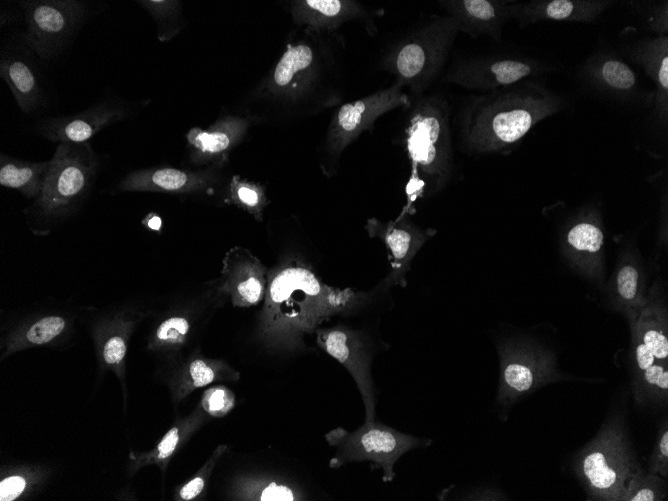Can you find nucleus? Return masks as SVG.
Here are the masks:
<instances>
[{
    "mask_svg": "<svg viewBox=\"0 0 668 501\" xmlns=\"http://www.w3.org/2000/svg\"><path fill=\"white\" fill-rule=\"evenodd\" d=\"M143 224L151 230L158 231L162 226V220L155 214H149L144 220Z\"/></svg>",
    "mask_w": 668,
    "mask_h": 501,
    "instance_id": "45",
    "label": "nucleus"
},
{
    "mask_svg": "<svg viewBox=\"0 0 668 501\" xmlns=\"http://www.w3.org/2000/svg\"><path fill=\"white\" fill-rule=\"evenodd\" d=\"M238 497L252 501H295L303 494L293 483L276 475L247 474L238 483Z\"/></svg>",
    "mask_w": 668,
    "mask_h": 501,
    "instance_id": "25",
    "label": "nucleus"
},
{
    "mask_svg": "<svg viewBox=\"0 0 668 501\" xmlns=\"http://www.w3.org/2000/svg\"><path fill=\"white\" fill-rule=\"evenodd\" d=\"M626 58L642 68L652 81V123H668V35H647L625 44L621 51Z\"/></svg>",
    "mask_w": 668,
    "mask_h": 501,
    "instance_id": "16",
    "label": "nucleus"
},
{
    "mask_svg": "<svg viewBox=\"0 0 668 501\" xmlns=\"http://www.w3.org/2000/svg\"><path fill=\"white\" fill-rule=\"evenodd\" d=\"M639 338L658 361L668 363V339L662 327L644 319L639 327Z\"/></svg>",
    "mask_w": 668,
    "mask_h": 501,
    "instance_id": "35",
    "label": "nucleus"
},
{
    "mask_svg": "<svg viewBox=\"0 0 668 501\" xmlns=\"http://www.w3.org/2000/svg\"><path fill=\"white\" fill-rule=\"evenodd\" d=\"M459 33L448 15L433 14L396 39L382 57V69L415 96L441 75Z\"/></svg>",
    "mask_w": 668,
    "mask_h": 501,
    "instance_id": "5",
    "label": "nucleus"
},
{
    "mask_svg": "<svg viewBox=\"0 0 668 501\" xmlns=\"http://www.w3.org/2000/svg\"><path fill=\"white\" fill-rule=\"evenodd\" d=\"M126 341L120 334L109 336L102 347V357L109 365L120 363L126 354Z\"/></svg>",
    "mask_w": 668,
    "mask_h": 501,
    "instance_id": "42",
    "label": "nucleus"
},
{
    "mask_svg": "<svg viewBox=\"0 0 668 501\" xmlns=\"http://www.w3.org/2000/svg\"><path fill=\"white\" fill-rule=\"evenodd\" d=\"M371 299V293L324 283L299 258L283 261L268 270L257 339L270 350L304 351L306 335L313 334L319 325L335 316L359 311Z\"/></svg>",
    "mask_w": 668,
    "mask_h": 501,
    "instance_id": "1",
    "label": "nucleus"
},
{
    "mask_svg": "<svg viewBox=\"0 0 668 501\" xmlns=\"http://www.w3.org/2000/svg\"><path fill=\"white\" fill-rule=\"evenodd\" d=\"M404 86L394 81L387 88L366 97L341 105L333 114L327 129L324 154L332 164L358 136L372 131L382 115L397 108H408L411 98Z\"/></svg>",
    "mask_w": 668,
    "mask_h": 501,
    "instance_id": "10",
    "label": "nucleus"
},
{
    "mask_svg": "<svg viewBox=\"0 0 668 501\" xmlns=\"http://www.w3.org/2000/svg\"><path fill=\"white\" fill-rule=\"evenodd\" d=\"M552 378L549 367L507 348L501 352L497 402L509 406L520 396L553 381Z\"/></svg>",
    "mask_w": 668,
    "mask_h": 501,
    "instance_id": "21",
    "label": "nucleus"
},
{
    "mask_svg": "<svg viewBox=\"0 0 668 501\" xmlns=\"http://www.w3.org/2000/svg\"><path fill=\"white\" fill-rule=\"evenodd\" d=\"M66 327L61 316H45L34 322L24 334V340L31 345H43L59 336Z\"/></svg>",
    "mask_w": 668,
    "mask_h": 501,
    "instance_id": "33",
    "label": "nucleus"
},
{
    "mask_svg": "<svg viewBox=\"0 0 668 501\" xmlns=\"http://www.w3.org/2000/svg\"><path fill=\"white\" fill-rule=\"evenodd\" d=\"M316 343L352 376L365 407V421L375 420L376 395L371 376L373 348L366 334L347 325L318 327Z\"/></svg>",
    "mask_w": 668,
    "mask_h": 501,
    "instance_id": "12",
    "label": "nucleus"
},
{
    "mask_svg": "<svg viewBox=\"0 0 668 501\" xmlns=\"http://www.w3.org/2000/svg\"><path fill=\"white\" fill-rule=\"evenodd\" d=\"M513 0H440L439 6L452 17L459 32L473 39L487 36L500 42L505 24L511 20Z\"/></svg>",
    "mask_w": 668,
    "mask_h": 501,
    "instance_id": "19",
    "label": "nucleus"
},
{
    "mask_svg": "<svg viewBox=\"0 0 668 501\" xmlns=\"http://www.w3.org/2000/svg\"><path fill=\"white\" fill-rule=\"evenodd\" d=\"M617 292L625 301H634L638 297L639 273L631 265L622 267L616 277Z\"/></svg>",
    "mask_w": 668,
    "mask_h": 501,
    "instance_id": "38",
    "label": "nucleus"
},
{
    "mask_svg": "<svg viewBox=\"0 0 668 501\" xmlns=\"http://www.w3.org/2000/svg\"><path fill=\"white\" fill-rule=\"evenodd\" d=\"M185 426L183 424L181 426L175 425L162 437L155 449V459L158 462H165L175 453L183 441Z\"/></svg>",
    "mask_w": 668,
    "mask_h": 501,
    "instance_id": "39",
    "label": "nucleus"
},
{
    "mask_svg": "<svg viewBox=\"0 0 668 501\" xmlns=\"http://www.w3.org/2000/svg\"><path fill=\"white\" fill-rule=\"evenodd\" d=\"M24 42V41H23ZM25 44L24 49H5L0 59V76L9 87L14 100L25 114H32L42 108L45 91L41 76Z\"/></svg>",
    "mask_w": 668,
    "mask_h": 501,
    "instance_id": "20",
    "label": "nucleus"
},
{
    "mask_svg": "<svg viewBox=\"0 0 668 501\" xmlns=\"http://www.w3.org/2000/svg\"><path fill=\"white\" fill-rule=\"evenodd\" d=\"M642 382L651 394L666 397L668 392V367L667 364L656 361L650 367L642 371Z\"/></svg>",
    "mask_w": 668,
    "mask_h": 501,
    "instance_id": "36",
    "label": "nucleus"
},
{
    "mask_svg": "<svg viewBox=\"0 0 668 501\" xmlns=\"http://www.w3.org/2000/svg\"><path fill=\"white\" fill-rule=\"evenodd\" d=\"M245 124L232 117L221 118L204 130L199 127L188 131L186 138L189 157L195 165H208L224 159L242 136Z\"/></svg>",
    "mask_w": 668,
    "mask_h": 501,
    "instance_id": "23",
    "label": "nucleus"
},
{
    "mask_svg": "<svg viewBox=\"0 0 668 501\" xmlns=\"http://www.w3.org/2000/svg\"><path fill=\"white\" fill-rule=\"evenodd\" d=\"M191 326V320L183 314L169 316L156 328L154 343L163 348L182 346L190 334Z\"/></svg>",
    "mask_w": 668,
    "mask_h": 501,
    "instance_id": "31",
    "label": "nucleus"
},
{
    "mask_svg": "<svg viewBox=\"0 0 668 501\" xmlns=\"http://www.w3.org/2000/svg\"><path fill=\"white\" fill-rule=\"evenodd\" d=\"M235 394L226 386L208 388L201 399L203 410L212 417L220 418L228 414L235 406Z\"/></svg>",
    "mask_w": 668,
    "mask_h": 501,
    "instance_id": "34",
    "label": "nucleus"
},
{
    "mask_svg": "<svg viewBox=\"0 0 668 501\" xmlns=\"http://www.w3.org/2000/svg\"><path fill=\"white\" fill-rule=\"evenodd\" d=\"M566 107V100L544 84L528 79L471 96L459 125L466 147L477 153L502 151L522 140L541 121Z\"/></svg>",
    "mask_w": 668,
    "mask_h": 501,
    "instance_id": "2",
    "label": "nucleus"
},
{
    "mask_svg": "<svg viewBox=\"0 0 668 501\" xmlns=\"http://www.w3.org/2000/svg\"><path fill=\"white\" fill-rule=\"evenodd\" d=\"M26 31L24 43L41 60L56 58L83 25L89 4L78 0L21 1Z\"/></svg>",
    "mask_w": 668,
    "mask_h": 501,
    "instance_id": "7",
    "label": "nucleus"
},
{
    "mask_svg": "<svg viewBox=\"0 0 668 501\" xmlns=\"http://www.w3.org/2000/svg\"><path fill=\"white\" fill-rule=\"evenodd\" d=\"M50 161H24L5 154L0 156V185L19 191L29 199L40 195Z\"/></svg>",
    "mask_w": 668,
    "mask_h": 501,
    "instance_id": "24",
    "label": "nucleus"
},
{
    "mask_svg": "<svg viewBox=\"0 0 668 501\" xmlns=\"http://www.w3.org/2000/svg\"><path fill=\"white\" fill-rule=\"evenodd\" d=\"M650 472L664 477L668 475V430L666 425L661 428L654 447L651 456Z\"/></svg>",
    "mask_w": 668,
    "mask_h": 501,
    "instance_id": "40",
    "label": "nucleus"
},
{
    "mask_svg": "<svg viewBox=\"0 0 668 501\" xmlns=\"http://www.w3.org/2000/svg\"><path fill=\"white\" fill-rule=\"evenodd\" d=\"M635 359L637 367L641 372L658 361L654 357L651 350L641 341V339L637 341L635 346Z\"/></svg>",
    "mask_w": 668,
    "mask_h": 501,
    "instance_id": "44",
    "label": "nucleus"
},
{
    "mask_svg": "<svg viewBox=\"0 0 668 501\" xmlns=\"http://www.w3.org/2000/svg\"><path fill=\"white\" fill-rule=\"evenodd\" d=\"M25 479L21 476L7 477L0 483V500L11 501L16 499L24 490Z\"/></svg>",
    "mask_w": 668,
    "mask_h": 501,
    "instance_id": "43",
    "label": "nucleus"
},
{
    "mask_svg": "<svg viewBox=\"0 0 668 501\" xmlns=\"http://www.w3.org/2000/svg\"><path fill=\"white\" fill-rule=\"evenodd\" d=\"M134 103L106 99L72 115L50 117L38 124V133L57 143H86L104 128L120 122L134 112Z\"/></svg>",
    "mask_w": 668,
    "mask_h": 501,
    "instance_id": "14",
    "label": "nucleus"
},
{
    "mask_svg": "<svg viewBox=\"0 0 668 501\" xmlns=\"http://www.w3.org/2000/svg\"><path fill=\"white\" fill-rule=\"evenodd\" d=\"M628 445L617 428L604 429L578 460V472L592 495L603 500H622L634 466Z\"/></svg>",
    "mask_w": 668,
    "mask_h": 501,
    "instance_id": "8",
    "label": "nucleus"
},
{
    "mask_svg": "<svg viewBox=\"0 0 668 501\" xmlns=\"http://www.w3.org/2000/svg\"><path fill=\"white\" fill-rule=\"evenodd\" d=\"M666 484L657 474L635 473L622 497L625 501H657L666 495Z\"/></svg>",
    "mask_w": 668,
    "mask_h": 501,
    "instance_id": "30",
    "label": "nucleus"
},
{
    "mask_svg": "<svg viewBox=\"0 0 668 501\" xmlns=\"http://www.w3.org/2000/svg\"><path fill=\"white\" fill-rule=\"evenodd\" d=\"M49 161L41 193L26 210L38 234L49 233L79 210L99 169V157L88 142L60 143Z\"/></svg>",
    "mask_w": 668,
    "mask_h": 501,
    "instance_id": "4",
    "label": "nucleus"
},
{
    "mask_svg": "<svg viewBox=\"0 0 668 501\" xmlns=\"http://www.w3.org/2000/svg\"><path fill=\"white\" fill-rule=\"evenodd\" d=\"M216 181L212 167L194 171L165 166L132 171L120 181L117 188L123 192L186 194L208 191Z\"/></svg>",
    "mask_w": 668,
    "mask_h": 501,
    "instance_id": "18",
    "label": "nucleus"
},
{
    "mask_svg": "<svg viewBox=\"0 0 668 501\" xmlns=\"http://www.w3.org/2000/svg\"><path fill=\"white\" fill-rule=\"evenodd\" d=\"M407 108L403 143L411 164L406 184L409 214L419 198L434 195L447 182L452 167L450 106L438 94L415 96Z\"/></svg>",
    "mask_w": 668,
    "mask_h": 501,
    "instance_id": "3",
    "label": "nucleus"
},
{
    "mask_svg": "<svg viewBox=\"0 0 668 501\" xmlns=\"http://www.w3.org/2000/svg\"><path fill=\"white\" fill-rule=\"evenodd\" d=\"M625 5L635 13L643 28L652 36L668 35V1H628Z\"/></svg>",
    "mask_w": 668,
    "mask_h": 501,
    "instance_id": "29",
    "label": "nucleus"
},
{
    "mask_svg": "<svg viewBox=\"0 0 668 501\" xmlns=\"http://www.w3.org/2000/svg\"><path fill=\"white\" fill-rule=\"evenodd\" d=\"M327 443L335 449L329 467L337 469L347 463L369 461L382 472L384 482L395 478L394 465L412 449L427 447L431 440L402 433L376 420L365 421L354 431L342 427L325 434Z\"/></svg>",
    "mask_w": 668,
    "mask_h": 501,
    "instance_id": "6",
    "label": "nucleus"
},
{
    "mask_svg": "<svg viewBox=\"0 0 668 501\" xmlns=\"http://www.w3.org/2000/svg\"><path fill=\"white\" fill-rule=\"evenodd\" d=\"M139 4L144 7L158 22L160 27L159 38L165 30V25L169 26V21L173 23L176 19L179 6L178 2L174 1H139Z\"/></svg>",
    "mask_w": 668,
    "mask_h": 501,
    "instance_id": "37",
    "label": "nucleus"
},
{
    "mask_svg": "<svg viewBox=\"0 0 668 501\" xmlns=\"http://www.w3.org/2000/svg\"><path fill=\"white\" fill-rule=\"evenodd\" d=\"M603 240L602 230L589 221L576 223L567 233V242L579 251L598 252Z\"/></svg>",
    "mask_w": 668,
    "mask_h": 501,
    "instance_id": "32",
    "label": "nucleus"
},
{
    "mask_svg": "<svg viewBox=\"0 0 668 501\" xmlns=\"http://www.w3.org/2000/svg\"><path fill=\"white\" fill-rule=\"evenodd\" d=\"M227 201L246 210L258 221L262 220L263 209L267 205L262 186L239 176H233L231 179Z\"/></svg>",
    "mask_w": 668,
    "mask_h": 501,
    "instance_id": "28",
    "label": "nucleus"
},
{
    "mask_svg": "<svg viewBox=\"0 0 668 501\" xmlns=\"http://www.w3.org/2000/svg\"><path fill=\"white\" fill-rule=\"evenodd\" d=\"M186 388L194 389L207 386L217 379L236 381L240 374L223 361L209 360L195 357L189 361L186 368Z\"/></svg>",
    "mask_w": 668,
    "mask_h": 501,
    "instance_id": "27",
    "label": "nucleus"
},
{
    "mask_svg": "<svg viewBox=\"0 0 668 501\" xmlns=\"http://www.w3.org/2000/svg\"><path fill=\"white\" fill-rule=\"evenodd\" d=\"M225 451V446H220L214 453L213 458L208 462L206 470L202 473L197 474L187 483H185L178 491V496L180 500L189 501L197 498L205 489L206 486V476L208 474V467L214 460V458Z\"/></svg>",
    "mask_w": 668,
    "mask_h": 501,
    "instance_id": "41",
    "label": "nucleus"
},
{
    "mask_svg": "<svg viewBox=\"0 0 668 501\" xmlns=\"http://www.w3.org/2000/svg\"><path fill=\"white\" fill-rule=\"evenodd\" d=\"M267 267L248 249L234 246L222 261L221 290L235 307L249 308L263 302L267 289Z\"/></svg>",
    "mask_w": 668,
    "mask_h": 501,
    "instance_id": "15",
    "label": "nucleus"
},
{
    "mask_svg": "<svg viewBox=\"0 0 668 501\" xmlns=\"http://www.w3.org/2000/svg\"><path fill=\"white\" fill-rule=\"evenodd\" d=\"M614 3L612 0H513L511 20L520 28L547 21L592 24Z\"/></svg>",
    "mask_w": 668,
    "mask_h": 501,
    "instance_id": "17",
    "label": "nucleus"
},
{
    "mask_svg": "<svg viewBox=\"0 0 668 501\" xmlns=\"http://www.w3.org/2000/svg\"><path fill=\"white\" fill-rule=\"evenodd\" d=\"M325 48L322 44L300 41L290 45L274 70V82L279 88L291 87L299 72L309 67Z\"/></svg>",
    "mask_w": 668,
    "mask_h": 501,
    "instance_id": "26",
    "label": "nucleus"
},
{
    "mask_svg": "<svg viewBox=\"0 0 668 501\" xmlns=\"http://www.w3.org/2000/svg\"><path fill=\"white\" fill-rule=\"evenodd\" d=\"M408 215L401 213L395 220L390 221L372 217L365 225L369 237L379 238L386 246L390 271L383 283L387 287L407 285L406 276L414 257L435 233L431 228L425 229L417 225Z\"/></svg>",
    "mask_w": 668,
    "mask_h": 501,
    "instance_id": "13",
    "label": "nucleus"
},
{
    "mask_svg": "<svg viewBox=\"0 0 668 501\" xmlns=\"http://www.w3.org/2000/svg\"><path fill=\"white\" fill-rule=\"evenodd\" d=\"M294 18L310 30H331L342 23L362 19L373 26L372 16L382 15L383 10L369 11L356 1L346 0H304L293 4Z\"/></svg>",
    "mask_w": 668,
    "mask_h": 501,
    "instance_id": "22",
    "label": "nucleus"
},
{
    "mask_svg": "<svg viewBox=\"0 0 668 501\" xmlns=\"http://www.w3.org/2000/svg\"><path fill=\"white\" fill-rule=\"evenodd\" d=\"M556 67L527 55H479L456 60L444 81L480 93L511 86L552 72Z\"/></svg>",
    "mask_w": 668,
    "mask_h": 501,
    "instance_id": "9",
    "label": "nucleus"
},
{
    "mask_svg": "<svg viewBox=\"0 0 668 501\" xmlns=\"http://www.w3.org/2000/svg\"><path fill=\"white\" fill-rule=\"evenodd\" d=\"M581 82L601 97L614 102L651 107L653 91L643 88L638 74L616 51L600 48L578 67Z\"/></svg>",
    "mask_w": 668,
    "mask_h": 501,
    "instance_id": "11",
    "label": "nucleus"
}]
</instances>
